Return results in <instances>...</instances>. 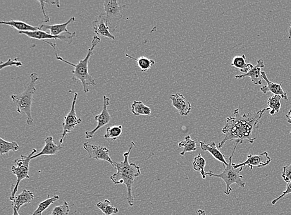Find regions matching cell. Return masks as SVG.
<instances>
[{"instance_id": "6da1fadb", "label": "cell", "mask_w": 291, "mask_h": 215, "mask_svg": "<svg viewBox=\"0 0 291 215\" xmlns=\"http://www.w3.org/2000/svg\"><path fill=\"white\" fill-rule=\"evenodd\" d=\"M266 111L267 108L242 116L239 110L236 109L233 116L226 119V125L222 130L225 137L219 143V149L223 148L227 141L236 140V143L239 144H242L245 140L250 143H254L256 138L252 137L253 131Z\"/></svg>"}, {"instance_id": "7a4b0ae2", "label": "cell", "mask_w": 291, "mask_h": 215, "mask_svg": "<svg viewBox=\"0 0 291 215\" xmlns=\"http://www.w3.org/2000/svg\"><path fill=\"white\" fill-rule=\"evenodd\" d=\"M135 147L133 142L130 143L128 152L124 154V161L115 162L117 173L111 176V181L114 184L126 185L128 190V201L130 207L134 205V199L132 196V188L135 179L141 174L140 168L135 164L129 162V157L132 148Z\"/></svg>"}, {"instance_id": "3957f363", "label": "cell", "mask_w": 291, "mask_h": 215, "mask_svg": "<svg viewBox=\"0 0 291 215\" xmlns=\"http://www.w3.org/2000/svg\"><path fill=\"white\" fill-rule=\"evenodd\" d=\"M100 42H101V39L98 36H97V35H95L94 38H93L92 47H91L90 49H88L87 56H86L84 59L78 62V64L70 63V62L66 61V60L63 59V57L59 56L58 54H56V59L58 61L70 64V65L74 67V70L72 71V80L75 81H79L82 83L83 92L85 93L89 92L90 86H94H94L96 85V83H95L94 78L88 73V62H89L91 57L94 54L95 48L97 47V45Z\"/></svg>"}, {"instance_id": "277c9868", "label": "cell", "mask_w": 291, "mask_h": 215, "mask_svg": "<svg viewBox=\"0 0 291 215\" xmlns=\"http://www.w3.org/2000/svg\"><path fill=\"white\" fill-rule=\"evenodd\" d=\"M31 81L26 86L22 92L20 94L12 95V101L17 106L18 113L25 114L27 117V123L28 125H32L34 123L32 116V104L34 100V95L36 89L35 85L37 81L39 80V76L37 73H32L30 75Z\"/></svg>"}, {"instance_id": "5b68a950", "label": "cell", "mask_w": 291, "mask_h": 215, "mask_svg": "<svg viewBox=\"0 0 291 215\" xmlns=\"http://www.w3.org/2000/svg\"><path fill=\"white\" fill-rule=\"evenodd\" d=\"M238 143H236L235 147L233 148L232 155L229 157V162L227 166L224 167V170L221 174H214L212 171L206 173V175L210 177H216L223 179L226 184V188L224 193L226 195L230 194L232 189L231 185L237 184L239 187L244 188L246 183L243 180V176L240 173L243 171V167L235 169L232 162V157L237 148Z\"/></svg>"}, {"instance_id": "8992f818", "label": "cell", "mask_w": 291, "mask_h": 215, "mask_svg": "<svg viewBox=\"0 0 291 215\" xmlns=\"http://www.w3.org/2000/svg\"><path fill=\"white\" fill-rule=\"evenodd\" d=\"M37 150L33 149L32 154H29L28 156H23L21 155L20 157L15 159L14 163L16 166L12 167V173L17 177V183L14 186V191L11 193L10 196V200L13 202L14 198L16 197V193L18 192L19 184L21 181L25 179H30L29 176V169H30V161L32 160V156L34 154H36Z\"/></svg>"}, {"instance_id": "52a82bcc", "label": "cell", "mask_w": 291, "mask_h": 215, "mask_svg": "<svg viewBox=\"0 0 291 215\" xmlns=\"http://www.w3.org/2000/svg\"><path fill=\"white\" fill-rule=\"evenodd\" d=\"M107 25H108L111 34L115 32L118 28L121 20V9L124 6H121L117 0H105L103 2Z\"/></svg>"}, {"instance_id": "ba28073f", "label": "cell", "mask_w": 291, "mask_h": 215, "mask_svg": "<svg viewBox=\"0 0 291 215\" xmlns=\"http://www.w3.org/2000/svg\"><path fill=\"white\" fill-rule=\"evenodd\" d=\"M77 98L78 93L75 92L74 94L70 111H69L68 114L64 118V122L63 123V135H62L61 140H60V145L63 144L64 138H65V136L68 133H70L76 126L80 125L82 123V119L78 118L77 116H76L75 106L76 101H77Z\"/></svg>"}, {"instance_id": "9c48e42d", "label": "cell", "mask_w": 291, "mask_h": 215, "mask_svg": "<svg viewBox=\"0 0 291 215\" xmlns=\"http://www.w3.org/2000/svg\"><path fill=\"white\" fill-rule=\"evenodd\" d=\"M83 148L88 152L90 158L97 160H102L108 162L116 169L115 162L113 161L109 156V150L106 147L101 146L90 144V143L85 142Z\"/></svg>"}, {"instance_id": "30bf717a", "label": "cell", "mask_w": 291, "mask_h": 215, "mask_svg": "<svg viewBox=\"0 0 291 215\" xmlns=\"http://www.w3.org/2000/svg\"><path fill=\"white\" fill-rule=\"evenodd\" d=\"M19 33L20 34L25 35L26 36L31 38V39L43 40V41H45V40L47 39L61 40L68 43L69 45L71 44L73 38L75 37L76 35V32H69L66 33L65 35L54 36V35L48 34V33L42 30L30 31V32H19Z\"/></svg>"}, {"instance_id": "8fae6325", "label": "cell", "mask_w": 291, "mask_h": 215, "mask_svg": "<svg viewBox=\"0 0 291 215\" xmlns=\"http://www.w3.org/2000/svg\"><path fill=\"white\" fill-rule=\"evenodd\" d=\"M109 106V98L106 95H104L103 97V108H102V112L98 115L95 117V121L97 123V127L92 131H87L85 132L86 138L87 139H91L94 137L95 133L100 128L103 127L104 126L110 123L111 121V117L109 113L108 107Z\"/></svg>"}, {"instance_id": "7c38bea8", "label": "cell", "mask_w": 291, "mask_h": 215, "mask_svg": "<svg viewBox=\"0 0 291 215\" xmlns=\"http://www.w3.org/2000/svg\"><path fill=\"white\" fill-rule=\"evenodd\" d=\"M271 161L272 159L269 157L268 153L264 152L259 155L249 154L246 161L240 164H233V167L235 169H238L240 167L248 166L250 167V171H252L254 167L260 168L268 166Z\"/></svg>"}, {"instance_id": "4fadbf2b", "label": "cell", "mask_w": 291, "mask_h": 215, "mask_svg": "<svg viewBox=\"0 0 291 215\" xmlns=\"http://www.w3.org/2000/svg\"><path fill=\"white\" fill-rule=\"evenodd\" d=\"M261 75L262 78L266 82V86H263V87L260 88V90H261V92L263 94H266L268 92H271L274 95H280L285 101H288V97L287 93L283 90L281 83L278 84V83L271 82V81L269 80L268 76H267L266 73L264 71H262Z\"/></svg>"}, {"instance_id": "5bb4252c", "label": "cell", "mask_w": 291, "mask_h": 215, "mask_svg": "<svg viewBox=\"0 0 291 215\" xmlns=\"http://www.w3.org/2000/svg\"><path fill=\"white\" fill-rule=\"evenodd\" d=\"M170 99L172 105L177 110L181 116H188L192 112V104L188 101L183 94L176 93L170 95Z\"/></svg>"}, {"instance_id": "9a60e30c", "label": "cell", "mask_w": 291, "mask_h": 215, "mask_svg": "<svg viewBox=\"0 0 291 215\" xmlns=\"http://www.w3.org/2000/svg\"><path fill=\"white\" fill-rule=\"evenodd\" d=\"M265 66L264 61L262 59H259L257 61L256 66H254L249 72L245 73V75H240L235 76V78L242 79L244 77H250L251 80L255 85H261L263 84L262 80H263L261 75V68Z\"/></svg>"}, {"instance_id": "2e32d148", "label": "cell", "mask_w": 291, "mask_h": 215, "mask_svg": "<svg viewBox=\"0 0 291 215\" xmlns=\"http://www.w3.org/2000/svg\"><path fill=\"white\" fill-rule=\"evenodd\" d=\"M93 28H94V32L97 36L99 35V36L108 38L111 40L116 39L115 37L109 31L104 14H100L97 20L93 22Z\"/></svg>"}, {"instance_id": "e0dca14e", "label": "cell", "mask_w": 291, "mask_h": 215, "mask_svg": "<svg viewBox=\"0 0 291 215\" xmlns=\"http://www.w3.org/2000/svg\"><path fill=\"white\" fill-rule=\"evenodd\" d=\"M75 21V17H71L68 21H66L65 23L59 24V25H42L39 26L40 30L43 31L49 30L50 31V34L54 36H59V35H63L64 33H69L68 30H67V26L70 25V23L74 22Z\"/></svg>"}, {"instance_id": "ac0fdd59", "label": "cell", "mask_w": 291, "mask_h": 215, "mask_svg": "<svg viewBox=\"0 0 291 215\" xmlns=\"http://www.w3.org/2000/svg\"><path fill=\"white\" fill-rule=\"evenodd\" d=\"M63 149L61 145H57L54 142L53 137H49L45 140V146L43 148L41 152L39 154H35L32 156V159L36 158V157L44 155H54L58 154V152Z\"/></svg>"}, {"instance_id": "d6986e66", "label": "cell", "mask_w": 291, "mask_h": 215, "mask_svg": "<svg viewBox=\"0 0 291 215\" xmlns=\"http://www.w3.org/2000/svg\"><path fill=\"white\" fill-rule=\"evenodd\" d=\"M199 143L201 145V148L202 151L209 152L214 157V159L218 160L219 161L222 162L224 167L227 166L228 162L226 161L225 156L222 154L218 147H217L215 142H213L209 145H207L202 142H199Z\"/></svg>"}, {"instance_id": "ffe728a7", "label": "cell", "mask_w": 291, "mask_h": 215, "mask_svg": "<svg viewBox=\"0 0 291 215\" xmlns=\"http://www.w3.org/2000/svg\"><path fill=\"white\" fill-rule=\"evenodd\" d=\"M34 193L30 192V190L24 189L22 193L16 196L13 201L12 202V205H13V207H15L18 211L23 205L30 204V203L32 202L33 199H34Z\"/></svg>"}, {"instance_id": "44dd1931", "label": "cell", "mask_w": 291, "mask_h": 215, "mask_svg": "<svg viewBox=\"0 0 291 215\" xmlns=\"http://www.w3.org/2000/svg\"><path fill=\"white\" fill-rule=\"evenodd\" d=\"M1 25L11 26V28L15 29L19 32H30V31H36L41 30L40 27H35L23 21L11 20L9 21H1Z\"/></svg>"}, {"instance_id": "7402d4cb", "label": "cell", "mask_w": 291, "mask_h": 215, "mask_svg": "<svg viewBox=\"0 0 291 215\" xmlns=\"http://www.w3.org/2000/svg\"><path fill=\"white\" fill-rule=\"evenodd\" d=\"M231 65L235 68L239 69L241 72L247 73L251 70L254 65L252 63H246V56H236L233 59Z\"/></svg>"}, {"instance_id": "603a6c76", "label": "cell", "mask_w": 291, "mask_h": 215, "mask_svg": "<svg viewBox=\"0 0 291 215\" xmlns=\"http://www.w3.org/2000/svg\"><path fill=\"white\" fill-rule=\"evenodd\" d=\"M125 56L126 57H128V58L132 59L133 61L137 62L138 66H139L140 70H141L142 72H145V71L149 70V69L151 68L155 64V61L154 60L148 59L144 56L140 57L138 59H135L134 57L130 56L128 54H126Z\"/></svg>"}, {"instance_id": "cb8c5ba5", "label": "cell", "mask_w": 291, "mask_h": 215, "mask_svg": "<svg viewBox=\"0 0 291 215\" xmlns=\"http://www.w3.org/2000/svg\"><path fill=\"white\" fill-rule=\"evenodd\" d=\"M132 113L135 116H139L140 115L143 116H150L152 114L151 109L150 107L145 106L142 101H135L132 104V109H131Z\"/></svg>"}, {"instance_id": "d4e9b609", "label": "cell", "mask_w": 291, "mask_h": 215, "mask_svg": "<svg viewBox=\"0 0 291 215\" xmlns=\"http://www.w3.org/2000/svg\"><path fill=\"white\" fill-rule=\"evenodd\" d=\"M178 147H184L183 152L180 154L181 156H184L186 153L194 152L197 150L196 142L194 140H193L190 136H187L185 138V140L179 143Z\"/></svg>"}, {"instance_id": "484cf974", "label": "cell", "mask_w": 291, "mask_h": 215, "mask_svg": "<svg viewBox=\"0 0 291 215\" xmlns=\"http://www.w3.org/2000/svg\"><path fill=\"white\" fill-rule=\"evenodd\" d=\"M282 99V97L278 95H274L269 98L268 101H267V104H268V108L270 110L269 114L272 116H274L276 112H279L280 111L281 107V104L280 100Z\"/></svg>"}, {"instance_id": "4316f807", "label": "cell", "mask_w": 291, "mask_h": 215, "mask_svg": "<svg viewBox=\"0 0 291 215\" xmlns=\"http://www.w3.org/2000/svg\"><path fill=\"white\" fill-rule=\"evenodd\" d=\"M60 197L59 195H55L53 197H50L49 195H47V198L44 201L40 203L39 206L35 210L32 215H42L43 212L45 211L48 208L51 206L52 204H53L54 202H56L59 199Z\"/></svg>"}, {"instance_id": "83f0119b", "label": "cell", "mask_w": 291, "mask_h": 215, "mask_svg": "<svg viewBox=\"0 0 291 215\" xmlns=\"http://www.w3.org/2000/svg\"><path fill=\"white\" fill-rule=\"evenodd\" d=\"M122 132H123V126L122 125L108 126L106 128L104 138L105 139L116 140L120 137Z\"/></svg>"}, {"instance_id": "f1b7e54d", "label": "cell", "mask_w": 291, "mask_h": 215, "mask_svg": "<svg viewBox=\"0 0 291 215\" xmlns=\"http://www.w3.org/2000/svg\"><path fill=\"white\" fill-rule=\"evenodd\" d=\"M20 148L18 143L16 142H9L4 140L3 138H0V154H8L9 152L18 151Z\"/></svg>"}, {"instance_id": "f546056e", "label": "cell", "mask_w": 291, "mask_h": 215, "mask_svg": "<svg viewBox=\"0 0 291 215\" xmlns=\"http://www.w3.org/2000/svg\"><path fill=\"white\" fill-rule=\"evenodd\" d=\"M205 166H206V160L201 156V154H198L197 156L194 157L193 162V166L195 171L200 172L202 179H204L206 178V173L204 171Z\"/></svg>"}, {"instance_id": "4dcf8cb0", "label": "cell", "mask_w": 291, "mask_h": 215, "mask_svg": "<svg viewBox=\"0 0 291 215\" xmlns=\"http://www.w3.org/2000/svg\"><path fill=\"white\" fill-rule=\"evenodd\" d=\"M97 206L105 215H112L118 214L119 212L118 208L112 206L111 202L109 200H105L104 202L97 203Z\"/></svg>"}, {"instance_id": "1f68e13d", "label": "cell", "mask_w": 291, "mask_h": 215, "mask_svg": "<svg viewBox=\"0 0 291 215\" xmlns=\"http://www.w3.org/2000/svg\"><path fill=\"white\" fill-rule=\"evenodd\" d=\"M70 209L69 205L66 201L64 202L63 205L55 207L52 210L51 215H68Z\"/></svg>"}, {"instance_id": "d6a6232c", "label": "cell", "mask_w": 291, "mask_h": 215, "mask_svg": "<svg viewBox=\"0 0 291 215\" xmlns=\"http://www.w3.org/2000/svg\"><path fill=\"white\" fill-rule=\"evenodd\" d=\"M17 66V67H20V66H23L22 62L18 61V59L16 58L14 60H12L11 59H9L8 61L4 62H1V64H0V70H3V68L8 67V66Z\"/></svg>"}, {"instance_id": "836d02e7", "label": "cell", "mask_w": 291, "mask_h": 215, "mask_svg": "<svg viewBox=\"0 0 291 215\" xmlns=\"http://www.w3.org/2000/svg\"><path fill=\"white\" fill-rule=\"evenodd\" d=\"M290 193H291V181L290 182V183H287V186H286V190L284 191V192L281 193V195L279 196L278 198L274 199L273 201L271 202V204L274 205L277 204V203L280 201L281 199H282V198L285 197V196L290 194Z\"/></svg>"}, {"instance_id": "e575fe53", "label": "cell", "mask_w": 291, "mask_h": 215, "mask_svg": "<svg viewBox=\"0 0 291 215\" xmlns=\"http://www.w3.org/2000/svg\"><path fill=\"white\" fill-rule=\"evenodd\" d=\"M281 176L286 183H290L291 181V164L289 166L284 167Z\"/></svg>"}, {"instance_id": "d590c367", "label": "cell", "mask_w": 291, "mask_h": 215, "mask_svg": "<svg viewBox=\"0 0 291 215\" xmlns=\"http://www.w3.org/2000/svg\"><path fill=\"white\" fill-rule=\"evenodd\" d=\"M37 2H39V3L40 4V7H41L42 13L43 14H44V22L49 23L50 21V18L47 15V14L46 13H45V4L46 3H45V1H38Z\"/></svg>"}, {"instance_id": "8d00e7d4", "label": "cell", "mask_w": 291, "mask_h": 215, "mask_svg": "<svg viewBox=\"0 0 291 215\" xmlns=\"http://www.w3.org/2000/svg\"><path fill=\"white\" fill-rule=\"evenodd\" d=\"M45 3H49L54 4V5H56L57 8H60V1H53V0H51V1H45Z\"/></svg>"}, {"instance_id": "74e56055", "label": "cell", "mask_w": 291, "mask_h": 215, "mask_svg": "<svg viewBox=\"0 0 291 215\" xmlns=\"http://www.w3.org/2000/svg\"><path fill=\"white\" fill-rule=\"evenodd\" d=\"M286 118H287L288 123L291 124V109L288 112V113L286 114ZM290 135H291V131L290 132Z\"/></svg>"}, {"instance_id": "f35d334b", "label": "cell", "mask_w": 291, "mask_h": 215, "mask_svg": "<svg viewBox=\"0 0 291 215\" xmlns=\"http://www.w3.org/2000/svg\"><path fill=\"white\" fill-rule=\"evenodd\" d=\"M196 215H207L206 212L202 210H198Z\"/></svg>"}, {"instance_id": "ab89813d", "label": "cell", "mask_w": 291, "mask_h": 215, "mask_svg": "<svg viewBox=\"0 0 291 215\" xmlns=\"http://www.w3.org/2000/svg\"><path fill=\"white\" fill-rule=\"evenodd\" d=\"M14 214L13 215H20L18 214V211L15 207H13Z\"/></svg>"}, {"instance_id": "60d3db41", "label": "cell", "mask_w": 291, "mask_h": 215, "mask_svg": "<svg viewBox=\"0 0 291 215\" xmlns=\"http://www.w3.org/2000/svg\"><path fill=\"white\" fill-rule=\"evenodd\" d=\"M289 34H290V36H289V39H291V23L290 25V30H289Z\"/></svg>"}]
</instances>
